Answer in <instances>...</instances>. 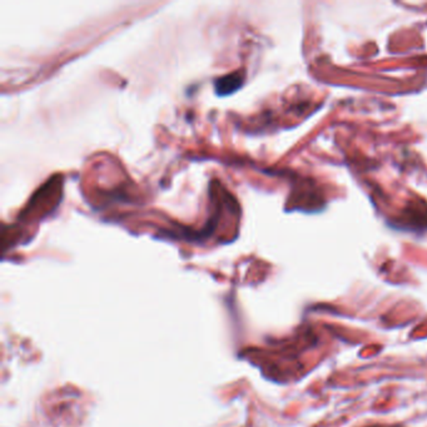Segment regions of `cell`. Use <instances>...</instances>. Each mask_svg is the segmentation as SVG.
Returning <instances> with one entry per match:
<instances>
[{
	"label": "cell",
	"mask_w": 427,
	"mask_h": 427,
	"mask_svg": "<svg viewBox=\"0 0 427 427\" xmlns=\"http://www.w3.org/2000/svg\"><path fill=\"white\" fill-rule=\"evenodd\" d=\"M241 81L242 79L239 78V73H234L232 76L226 77V78L219 79V82L217 83V91L221 92L222 94L226 93V92L233 91V89L238 88Z\"/></svg>",
	"instance_id": "6da1fadb"
},
{
	"label": "cell",
	"mask_w": 427,
	"mask_h": 427,
	"mask_svg": "<svg viewBox=\"0 0 427 427\" xmlns=\"http://www.w3.org/2000/svg\"><path fill=\"white\" fill-rule=\"evenodd\" d=\"M376 427H381V426H376Z\"/></svg>",
	"instance_id": "7a4b0ae2"
}]
</instances>
